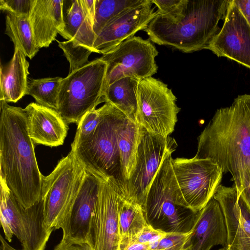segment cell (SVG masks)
I'll return each instance as SVG.
<instances>
[{
    "label": "cell",
    "mask_w": 250,
    "mask_h": 250,
    "mask_svg": "<svg viewBox=\"0 0 250 250\" xmlns=\"http://www.w3.org/2000/svg\"><path fill=\"white\" fill-rule=\"evenodd\" d=\"M195 157L209 159L232 175L238 194L250 186V95L218 109L198 137Z\"/></svg>",
    "instance_id": "cell-1"
},
{
    "label": "cell",
    "mask_w": 250,
    "mask_h": 250,
    "mask_svg": "<svg viewBox=\"0 0 250 250\" xmlns=\"http://www.w3.org/2000/svg\"><path fill=\"white\" fill-rule=\"evenodd\" d=\"M0 177L25 208L41 200L43 175L37 164L25 109L0 101Z\"/></svg>",
    "instance_id": "cell-2"
},
{
    "label": "cell",
    "mask_w": 250,
    "mask_h": 250,
    "mask_svg": "<svg viewBox=\"0 0 250 250\" xmlns=\"http://www.w3.org/2000/svg\"><path fill=\"white\" fill-rule=\"evenodd\" d=\"M231 0H181L172 12L157 14L144 30L159 45L184 53L206 49L218 33Z\"/></svg>",
    "instance_id": "cell-3"
},
{
    "label": "cell",
    "mask_w": 250,
    "mask_h": 250,
    "mask_svg": "<svg viewBox=\"0 0 250 250\" xmlns=\"http://www.w3.org/2000/svg\"><path fill=\"white\" fill-rule=\"evenodd\" d=\"M101 120L95 131L85 140L71 146L84 169L98 179L112 178L119 187L120 172L118 138L127 117L105 102Z\"/></svg>",
    "instance_id": "cell-4"
},
{
    "label": "cell",
    "mask_w": 250,
    "mask_h": 250,
    "mask_svg": "<svg viewBox=\"0 0 250 250\" xmlns=\"http://www.w3.org/2000/svg\"><path fill=\"white\" fill-rule=\"evenodd\" d=\"M169 151L160 166L147 192L144 206L147 221L166 232H187L193 225L196 213L178 204L179 188Z\"/></svg>",
    "instance_id": "cell-5"
},
{
    "label": "cell",
    "mask_w": 250,
    "mask_h": 250,
    "mask_svg": "<svg viewBox=\"0 0 250 250\" xmlns=\"http://www.w3.org/2000/svg\"><path fill=\"white\" fill-rule=\"evenodd\" d=\"M107 68V63L99 58L63 78L57 111L68 124L78 125L85 114L105 102Z\"/></svg>",
    "instance_id": "cell-6"
},
{
    "label": "cell",
    "mask_w": 250,
    "mask_h": 250,
    "mask_svg": "<svg viewBox=\"0 0 250 250\" xmlns=\"http://www.w3.org/2000/svg\"><path fill=\"white\" fill-rule=\"evenodd\" d=\"M0 188V219L6 239L11 242L15 236L21 250H44L54 229L47 226L43 201L25 208L1 177Z\"/></svg>",
    "instance_id": "cell-7"
},
{
    "label": "cell",
    "mask_w": 250,
    "mask_h": 250,
    "mask_svg": "<svg viewBox=\"0 0 250 250\" xmlns=\"http://www.w3.org/2000/svg\"><path fill=\"white\" fill-rule=\"evenodd\" d=\"M172 167L179 188L178 204L194 213L203 209L220 185L223 172L209 159L177 158Z\"/></svg>",
    "instance_id": "cell-8"
},
{
    "label": "cell",
    "mask_w": 250,
    "mask_h": 250,
    "mask_svg": "<svg viewBox=\"0 0 250 250\" xmlns=\"http://www.w3.org/2000/svg\"><path fill=\"white\" fill-rule=\"evenodd\" d=\"M85 173L71 150L51 173L43 176L41 200L49 229H58L72 206Z\"/></svg>",
    "instance_id": "cell-9"
},
{
    "label": "cell",
    "mask_w": 250,
    "mask_h": 250,
    "mask_svg": "<svg viewBox=\"0 0 250 250\" xmlns=\"http://www.w3.org/2000/svg\"><path fill=\"white\" fill-rule=\"evenodd\" d=\"M137 95L135 122L149 133L169 136L181 109L171 89L162 81L149 77L139 80Z\"/></svg>",
    "instance_id": "cell-10"
},
{
    "label": "cell",
    "mask_w": 250,
    "mask_h": 250,
    "mask_svg": "<svg viewBox=\"0 0 250 250\" xmlns=\"http://www.w3.org/2000/svg\"><path fill=\"white\" fill-rule=\"evenodd\" d=\"M177 146L175 140L169 136L164 137L146 130L139 146L132 174L120 189L123 198L138 203L143 208L149 187L160 166L167 154L175 150Z\"/></svg>",
    "instance_id": "cell-11"
},
{
    "label": "cell",
    "mask_w": 250,
    "mask_h": 250,
    "mask_svg": "<svg viewBox=\"0 0 250 250\" xmlns=\"http://www.w3.org/2000/svg\"><path fill=\"white\" fill-rule=\"evenodd\" d=\"M158 51L149 39L133 36L100 58L107 64L105 88L115 81L129 77L138 80L152 77L158 69Z\"/></svg>",
    "instance_id": "cell-12"
},
{
    "label": "cell",
    "mask_w": 250,
    "mask_h": 250,
    "mask_svg": "<svg viewBox=\"0 0 250 250\" xmlns=\"http://www.w3.org/2000/svg\"><path fill=\"white\" fill-rule=\"evenodd\" d=\"M98 179L87 243L95 250H120L118 204L121 192L113 179Z\"/></svg>",
    "instance_id": "cell-13"
},
{
    "label": "cell",
    "mask_w": 250,
    "mask_h": 250,
    "mask_svg": "<svg viewBox=\"0 0 250 250\" xmlns=\"http://www.w3.org/2000/svg\"><path fill=\"white\" fill-rule=\"evenodd\" d=\"M206 49L250 68V25L233 0L222 28Z\"/></svg>",
    "instance_id": "cell-14"
},
{
    "label": "cell",
    "mask_w": 250,
    "mask_h": 250,
    "mask_svg": "<svg viewBox=\"0 0 250 250\" xmlns=\"http://www.w3.org/2000/svg\"><path fill=\"white\" fill-rule=\"evenodd\" d=\"M151 0L126 10L111 20L96 37L93 52L103 55L112 52L140 30H145L156 16Z\"/></svg>",
    "instance_id": "cell-15"
},
{
    "label": "cell",
    "mask_w": 250,
    "mask_h": 250,
    "mask_svg": "<svg viewBox=\"0 0 250 250\" xmlns=\"http://www.w3.org/2000/svg\"><path fill=\"white\" fill-rule=\"evenodd\" d=\"M99 180L85 170L72 206L58 229L62 230L63 243H87Z\"/></svg>",
    "instance_id": "cell-16"
},
{
    "label": "cell",
    "mask_w": 250,
    "mask_h": 250,
    "mask_svg": "<svg viewBox=\"0 0 250 250\" xmlns=\"http://www.w3.org/2000/svg\"><path fill=\"white\" fill-rule=\"evenodd\" d=\"M213 198L225 217L227 245L219 250H250V208L235 187L220 185Z\"/></svg>",
    "instance_id": "cell-17"
},
{
    "label": "cell",
    "mask_w": 250,
    "mask_h": 250,
    "mask_svg": "<svg viewBox=\"0 0 250 250\" xmlns=\"http://www.w3.org/2000/svg\"><path fill=\"white\" fill-rule=\"evenodd\" d=\"M191 229L189 250H210L216 245L227 246L225 217L219 203L213 197L195 213Z\"/></svg>",
    "instance_id": "cell-18"
},
{
    "label": "cell",
    "mask_w": 250,
    "mask_h": 250,
    "mask_svg": "<svg viewBox=\"0 0 250 250\" xmlns=\"http://www.w3.org/2000/svg\"><path fill=\"white\" fill-rule=\"evenodd\" d=\"M24 109L29 135L34 144L50 147L63 144L68 124L57 110L35 103H30Z\"/></svg>",
    "instance_id": "cell-19"
},
{
    "label": "cell",
    "mask_w": 250,
    "mask_h": 250,
    "mask_svg": "<svg viewBox=\"0 0 250 250\" xmlns=\"http://www.w3.org/2000/svg\"><path fill=\"white\" fill-rule=\"evenodd\" d=\"M63 0H34L29 19L37 47H47L64 26Z\"/></svg>",
    "instance_id": "cell-20"
},
{
    "label": "cell",
    "mask_w": 250,
    "mask_h": 250,
    "mask_svg": "<svg viewBox=\"0 0 250 250\" xmlns=\"http://www.w3.org/2000/svg\"><path fill=\"white\" fill-rule=\"evenodd\" d=\"M29 64L17 47L10 62L0 65V101L16 103L26 95Z\"/></svg>",
    "instance_id": "cell-21"
},
{
    "label": "cell",
    "mask_w": 250,
    "mask_h": 250,
    "mask_svg": "<svg viewBox=\"0 0 250 250\" xmlns=\"http://www.w3.org/2000/svg\"><path fill=\"white\" fill-rule=\"evenodd\" d=\"M63 1L64 26L59 34L75 45L93 52V46L96 36L83 14L80 0Z\"/></svg>",
    "instance_id": "cell-22"
},
{
    "label": "cell",
    "mask_w": 250,
    "mask_h": 250,
    "mask_svg": "<svg viewBox=\"0 0 250 250\" xmlns=\"http://www.w3.org/2000/svg\"><path fill=\"white\" fill-rule=\"evenodd\" d=\"M145 131L140 125L127 118L119 134L118 147L122 179L120 189L134 170L139 146Z\"/></svg>",
    "instance_id": "cell-23"
},
{
    "label": "cell",
    "mask_w": 250,
    "mask_h": 250,
    "mask_svg": "<svg viewBox=\"0 0 250 250\" xmlns=\"http://www.w3.org/2000/svg\"><path fill=\"white\" fill-rule=\"evenodd\" d=\"M139 80L126 77L107 86L104 92L105 103L108 102L135 122L137 110V88Z\"/></svg>",
    "instance_id": "cell-24"
},
{
    "label": "cell",
    "mask_w": 250,
    "mask_h": 250,
    "mask_svg": "<svg viewBox=\"0 0 250 250\" xmlns=\"http://www.w3.org/2000/svg\"><path fill=\"white\" fill-rule=\"evenodd\" d=\"M120 250L130 243L148 223L141 205L121 196L118 204Z\"/></svg>",
    "instance_id": "cell-25"
},
{
    "label": "cell",
    "mask_w": 250,
    "mask_h": 250,
    "mask_svg": "<svg viewBox=\"0 0 250 250\" xmlns=\"http://www.w3.org/2000/svg\"><path fill=\"white\" fill-rule=\"evenodd\" d=\"M5 25V34L9 37L15 47L32 59L40 49L36 46L29 17L7 13Z\"/></svg>",
    "instance_id": "cell-26"
},
{
    "label": "cell",
    "mask_w": 250,
    "mask_h": 250,
    "mask_svg": "<svg viewBox=\"0 0 250 250\" xmlns=\"http://www.w3.org/2000/svg\"><path fill=\"white\" fill-rule=\"evenodd\" d=\"M60 77L28 80L26 95L32 96L37 103L57 110L62 81Z\"/></svg>",
    "instance_id": "cell-27"
},
{
    "label": "cell",
    "mask_w": 250,
    "mask_h": 250,
    "mask_svg": "<svg viewBox=\"0 0 250 250\" xmlns=\"http://www.w3.org/2000/svg\"><path fill=\"white\" fill-rule=\"evenodd\" d=\"M146 0H95L93 29L97 37L113 19L123 12L138 6Z\"/></svg>",
    "instance_id": "cell-28"
},
{
    "label": "cell",
    "mask_w": 250,
    "mask_h": 250,
    "mask_svg": "<svg viewBox=\"0 0 250 250\" xmlns=\"http://www.w3.org/2000/svg\"><path fill=\"white\" fill-rule=\"evenodd\" d=\"M57 42L69 62V73L82 67L89 62L88 57L92 52L90 50L76 46L70 41Z\"/></svg>",
    "instance_id": "cell-29"
},
{
    "label": "cell",
    "mask_w": 250,
    "mask_h": 250,
    "mask_svg": "<svg viewBox=\"0 0 250 250\" xmlns=\"http://www.w3.org/2000/svg\"><path fill=\"white\" fill-rule=\"evenodd\" d=\"M104 110L103 105L94 109L85 114L79 124L71 146H76L85 140L95 131L98 126Z\"/></svg>",
    "instance_id": "cell-30"
},
{
    "label": "cell",
    "mask_w": 250,
    "mask_h": 250,
    "mask_svg": "<svg viewBox=\"0 0 250 250\" xmlns=\"http://www.w3.org/2000/svg\"><path fill=\"white\" fill-rule=\"evenodd\" d=\"M34 0H0V9L18 16L29 17Z\"/></svg>",
    "instance_id": "cell-31"
},
{
    "label": "cell",
    "mask_w": 250,
    "mask_h": 250,
    "mask_svg": "<svg viewBox=\"0 0 250 250\" xmlns=\"http://www.w3.org/2000/svg\"><path fill=\"white\" fill-rule=\"evenodd\" d=\"M167 233L161 229H155L148 224L128 244L132 243L148 244L152 242L160 240Z\"/></svg>",
    "instance_id": "cell-32"
},
{
    "label": "cell",
    "mask_w": 250,
    "mask_h": 250,
    "mask_svg": "<svg viewBox=\"0 0 250 250\" xmlns=\"http://www.w3.org/2000/svg\"><path fill=\"white\" fill-rule=\"evenodd\" d=\"M192 233V230L187 232H167L158 242L156 250H161L172 247L182 242L188 240Z\"/></svg>",
    "instance_id": "cell-33"
},
{
    "label": "cell",
    "mask_w": 250,
    "mask_h": 250,
    "mask_svg": "<svg viewBox=\"0 0 250 250\" xmlns=\"http://www.w3.org/2000/svg\"><path fill=\"white\" fill-rule=\"evenodd\" d=\"M151 1L158 8L157 14L166 15L174 11L181 0H151Z\"/></svg>",
    "instance_id": "cell-34"
},
{
    "label": "cell",
    "mask_w": 250,
    "mask_h": 250,
    "mask_svg": "<svg viewBox=\"0 0 250 250\" xmlns=\"http://www.w3.org/2000/svg\"><path fill=\"white\" fill-rule=\"evenodd\" d=\"M80 3L85 17L93 27L95 13V0H80Z\"/></svg>",
    "instance_id": "cell-35"
},
{
    "label": "cell",
    "mask_w": 250,
    "mask_h": 250,
    "mask_svg": "<svg viewBox=\"0 0 250 250\" xmlns=\"http://www.w3.org/2000/svg\"><path fill=\"white\" fill-rule=\"evenodd\" d=\"M54 250H95L87 243H60Z\"/></svg>",
    "instance_id": "cell-36"
},
{
    "label": "cell",
    "mask_w": 250,
    "mask_h": 250,
    "mask_svg": "<svg viewBox=\"0 0 250 250\" xmlns=\"http://www.w3.org/2000/svg\"><path fill=\"white\" fill-rule=\"evenodd\" d=\"M250 25V0H233Z\"/></svg>",
    "instance_id": "cell-37"
},
{
    "label": "cell",
    "mask_w": 250,
    "mask_h": 250,
    "mask_svg": "<svg viewBox=\"0 0 250 250\" xmlns=\"http://www.w3.org/2000/svg\"><path fill=\"white\" fill-rule=\"evenodd\" d=\"M121 250H150L148 244L132 243L126 246Z\"/></svg>",
    "instance_id": "cell-38"
},
{
    "label": "cell",
    "mask_w": 250,
    "mask_h": 250,
    "mask_svg": "<svg viewBox=\"0 0 250 250\" xmlns=\"http://www.w3.org/2000/svg\"><path fill=\"white\" fill-rule=\"evenodd\" d=\"M189 239L182 242L172 247L161 250H188L189 249Z\"/></svg>",
    "instance_id": "cell-39"
},
{
    "label": "cell",
    "mask_w": 250,
    "mask_h": 250,
    "mask_svg": "<svg viewBox=\"0 0 250 250\" xmlns=\"http://www.w3.org/2000/svg\"><path fill=\"white\" fill-rule=\"evenodd\" d=\"M0 241L1 243L0 247V250H18L11 246L1 234L0 235Z\"/></svg>",
    "instance_id": "cell-40"
},
{
    "label": "cell",
    "mask_w": 250,
    "mask_h": 250,
    "mask_svg": "<svg viewBox=\"0 0 250 250\" xmlns=\"http://www.w3.org/2000/svg\"><path fill=\"white\" fill-rule=\"evenodd\" d=\"M250 208V186L246 188L240 194Z\"/></svg>",
    "instance_id": "cell-41"
},
{
    "label": "cell",
    "mask_w": 250,
    "mask_h": 250,
    "mask_svg": "<svg viewBox=\"0 0 250 250\" xmlns=\"http://www.w3.org/2000/svg\"><path fill=\"white\" fill-rule=\"evenodd\" d=\"M189 249H188V250H189Z\"/></svg>",
    "instance_id": "cell-42"
}]
</instances>
